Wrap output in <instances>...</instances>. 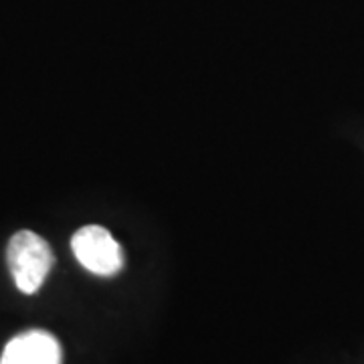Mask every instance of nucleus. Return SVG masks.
I'll return each mask as SVG.
<instances>
[{"instance_id": "obj_2", "label": "nucleus", "mask_w": 364, "mask_h": 364, "mask_svg": "<svg viewBox=\"0 0 364 364\" xmlns=\"http://www.w3.org/2000/svg\"><path fill=\"white\" fill-rule=\"evenodd\" d=\"M71 249L75 259L95 275L109 277L124 267V253L116 237L100 225H87L75 231Z\"/></svg>"}, {"instance_id": "obj_3", "label": "nucleus", "mask_w": 364, "mask_h": 364, "mask_svg": "<svg viewBox=\"0 0 364 364\" xmlns=\"http://www.w3.org/2000/svg\"><path fill=\"white\" fill-rule=\"evenodd\" d=\"M61 344L47 330H26L16 334L0 356V364H61Z\"/></svg>"}, {"instance_id": "obj_1", "label": "nucleus", "mask_w": 364, "mask_h": 364, "mask_svg": "<svg viewBox=\"0 0 364 364\" xmlns=\"http://www.w3.org/2000/svg\"><path fill=\"white\" fill-rule=\"evenodd\" d=\"M6 263L14 286L26 296H33L45 284L55 263V255L51 245L41 235L25 229L11 237L6 247Z\"/></svg>"}]
</instances>
